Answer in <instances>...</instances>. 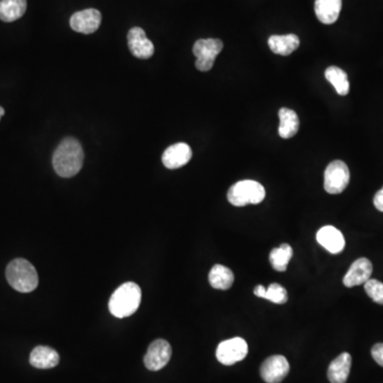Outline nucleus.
<instances>
[{
    "mask_svg": "<svg viewBox=\"0 0 383 383\" xmlns=\"http://www.w3.org/2000/svg\"><path fill=\"white\" fill-rule=\"evenodd\" d=\"M373 274V264L366 258H360L351 264L350 269L347 271L343 279L345 287H353L364 285L371 279Z\"/></svg>",
    "mask_w": 383,
    "mask_h": 383,
    "instance_id": "nucleus-12",
    "label": "nucleus"
},
{
    "mask_svg": "<svg viewBox=\"0 0 383 383\" xmlns=\"http://www.w3.org/2000/svg\"><path fill=\"white\" fill-rule=\"evenodd\" d=\"M317 240L325 249L332 255L342 253L345 248V239L342 232L333 226H325L317 231Z\"/></svg>",
    "mask_w": 383,
    "mask_h": 383,
    "instance_id": "nucleus-14",
    "label": "nucleus"
},
{
    "mask_svg": "<svg viewBox=\"0 0 383 383\" xmlns=\"http://www.w3.org/2000/svg\"><path fill=\"white\" fill-rule=\"evenodd\" d=\"M209 283L213 289L222 291L229 290L234 283L233 271L222 264H215L210 271Z\"/></svg>",
    "mask_w": 383,
    "mask_h": 383,
    "instance_id": "nucleus-21",
    "label": "nucleus"
},
{
    "mask_svg": "<svg viewBox=\"0 0 383 383\" xmlns=\"http://www.w3.org/2000/svg\"><path fill=\"white\" fill-rule=\"evenodd\" d=\"M170 357H172V347L170 343L159 339L148 347V350L144 357L145 366L152 372L162 370L170 362Z\"/></svg>",
    "mask_w": 383,
    "mask_h": 383,
    "instance_id": "nucleus-8",
    "label": "nucleus"
},
{
    "mask_svg": "<svg viewBox=\"0 0 383 383\" xmlns=\"http://www.w3.org/2000/svg\"><path fill=\"white\" fill-rule=\"evenodd\" d=\"M60 362L59 353L48 346H37L31 351L30 364L35 368L48 370L57 366Z\"/></svg>",
    "mask_w": 383,
    "mask_h": 383,
    "instance_id": "nucleus-16",
    "label": "nucleus"
},
{
    "mask_svg": "<svg viewBox=\"0 0 383 383\" xmlns=\"http://www.w3.org/2000/svg\"><path fill=\"white\" fill-rule=\"evenodd\" d=\"M128 46L131 53L139 59H150L154 55V46L152 42L146 37L142 28L134 27L128 33Z\"/></svg>",
    "mask_w": 383,
    "mask_h": 383,
    "instance_id": "nucleus-11",
    "label": "nucleus"
},
{
    "mask_svg": "<svg viewBox=\"0 0 383 383\" xmlns=\"http://www.w3.org/2000/svg\"><path fill=\"white\" fill-rule=\"evenodd\" d=\"M264 299L277 303V305H285L289 301L287 290L283 285L278 283H271L267 289V294Z\"/></svg>",
    "mask_w": 383,
    "mask_h": 383,
    "instance_id": "nucleus-24",
    "label": "nucleus"
},
{
    "mask_svg": "<svg viewBox=\"0 0 383 383\" xmlns=\"http://www.w3.org/2000/svg\"><path fill=\"white\" fill-rule=\"evenodd\" d=\"M8 283L21 293H30L39 285V276L30 262L25 259H15L8 264L6 269Z\"/></svg>",
    "mask_w": 383,
    "mask_h": 383,
    "instance_id": "nucleus-3",
    "label": "nucleus"
},
{
    "mask_svg": "<svg viewBox=\"0 0 383 383\" xmlns=\"http://www.w3.org/2000/svg\"><path fill=\"white\" fill-rule=\"evenodd\" d=\"M292 257H293V248L289 244H283L279 247L274 248L271 250L269 253V262L275 271L283 273V271H287Z\"/></svg>",
    "mask_w": 383,
    "mask_h": 383,
    "instance_id": "nucleus-22",
    "label": "nucleus"
},
{
    "mask_svg": "<svg viewBox=\"0 0 383 383\" xmlns=\"http://www.w3.org/2000/svg\"><path fill=\"white\" fill-rule=\"evenodd\" d=\"M27 10V0H0V21L12 23L21 19Z\"/></svg>",
    "mask_w": 383,
    "mask_h": 383,
    "instance_id": "nucleus-20",
    "label": "nucleus"
},
{
    "mask_svg": "<svg viewBox=\"0 0 383 383\" xmlns=\"http://www.w3.org/2000/svg\"><path fill=\"white\" fill-rule=\"evenodd\" d=\"M349 180H350V172L346 163L341 160L332 161L325 170L323 188L327 193L332 195L341 194L348 186Z\"/></svg>",
    "mask_w": 383,
    "mask_h": 383,
    "instance_id": "nucleus-5",
    "label": "nucleus"
},
{
    "mask_svg": "<svg viewBox=\"0 0 383 383\" xmlns=\"http://www.w3.org/2000/svg\"><path fill=\"white\" fill-rule=\"evenodd\" d=\"M290 373L287 358L280 355L269 357L260 367L261 378L267 383H280Z\"/></svg>",
    "mask_w": 383,
    "mask_h": 383,
    "instance_id": "nucleus-9",
    "label": "nucleus"
},
{
    "mask_svg": "<svg viewBox=\"0 0 383 383\" xmlns=\"http://www.w3.org/2000/svg\"><path fill=\"white\" fill-rule=\"evenodd\" d=\"M279 120L278 132L281 138L291 139L299 132V118L295 111L287 108L280 109Z\"/></svg>",
    "mask_w": 383,
    "mask_h": 383,
    "instance_id": "nucleus-19",
    "label": "nucleus"
},
{
    "mask_svg": "<svg viewBox=\"0 0 383 383\" xmlns=\"http://www.w3.org/2000/svg\"><path fill=\"white\" fill-rule=\"evenodd\" d=\"M372 357L380 366L383 367V343H378L373 346Z\"/></svg>",
    "mask_w": 383,
    "mask_h": 383,
    "instance_id": "nucleus-26",
    "label": "nucleus"
},
{
    "mask_svg": "<svg viewBox=\"0 0 383 383\" xmlns=\"http://www.w3.org/2000/svg\"><path fill=\"white\" fill-rule=\"evenodd\" d=\"M193 156L190 147L186 143H177L168 147L162 156V162L168 170H177L190 162Z\"/></svg>",
    "mask_w": 383,
    "mask_h": 383,
    "instance_id": "nucleus-13",
    "label": "nucleus"
},
{
    "mask_svg": "<svg viewBox=\"0 0 383 383\" xmlns=\"http://www.w3.org/2000/svg\"><path fill=\"white\" fill-rule=\"evenodd\" d=\"M5 115V109L3 108V107H0V118H1V116H3Z\"/></svg>",
    "mask_w": 383,
    "mask_h": 383,
    "instance_id": "nucleus-29",
    "label": "nucleus"
},
{
    "mask_svg": "<svg viewBox=\"0 0 383 383\" xmlns=\"http://www.w3.org/2000/svg\"><path fill=\"white\" fill-rule=\"evenodd\" d=\"M351 356L348 353H341L328 367V376L330 383H346L351 368Z\"/></svg>",
    "mask_w": 383,
    "mask_h": 383,
    "instance_id": "nucleus-17",
    "label": "nucleus"
},
{
    "mask_svg": "<svg viewBox=\"0 0 383 383\" xmlns=\"http://www.w3.org/2000/svg\"><path fill=\"white\" fill-rule=\"evenodd\" d=\"M301 45L299 37L295 35H271L269 39V46L276 55H290Z\"/></svg>",
    "mask_w": 383,
    "mask_h": 383,
    "instance_id": "nucleus-18",
    "label": "nucleus"
},
{
    "mask_svg": "<svg viewBox=\"0 0 383 383\" xmlns=\"http://www.w3.org/2000/svg\"><path fill=\"white\" fill-rule=\"evenodd\" d=\"M248 355V345L242 337H233L220 343L216 349V358L224 365H233L244 360Z\"/></svg>",
    "mask_w": 383,
    "mask_h": 383,
    "instance_id": "nucleus-7",
    "label": "nucleus"
},
{
    "mask_svg": "<svg viewBox=\"0 0 383 383\" xmlns=\"http://www.w3.org/2000/svg\"><path fill=\"white\" fill-rule=\"evenodd\" d=\"M84 160V152L79 141L64 139L57 147L53 157V168L63 178H71L80 172Z\"/></svg>",
    "mask_w": 383,
    "mask_h": 383,
    "instance_id": "nucleus-1",
    "label": "nucleus"
},
{
    "mask_svg": "<svg viewBox=\"0 0 383 383\" xmlns=\"http://www.w3.org/2000/svg\"><path fill=\"white\" fill-rule=\"evenodd\" d=\"M325 77L335 87L337 94L341 96L348 94L350 85L347 78V73L342 69L337 66L328 67L325 71Z\"/></svg>",
    "mask_w": 383,
    "mask_h": 383,
    "instance_id": "nucleus-23",
    "label": "nucleus"
},
{
    "mask_svg": "<svg viewBox=\"0 0 383 383\" xmlns=\"http://www.w3.org/2000/svg\"><path fill=\"white\" fill-rule=\"evenodd\" d=\"M69 24L73 31L91 35L98 30L101 24V13L96 9L82 10L73 14Z\"/></svg>",
    "mask_w": 383,
    "mask_h": 383,
    "instance_id": "nucleus-10",
    "label": "nucleus"
},
{
    "mask_svg": "<svg viewBox=\"0 0 383 383\" xmlns=\"http://www.w3.org/2000/svg\"><path fill=\"white\" fill-rule=\"evenodd\" d=\"M142 301L141 287L134 283H126L117 287L109 301V310L117 319H125L138 311Z\"/></svg>",
    "mask_w": 383,
    "mask_h": 383,
    "instance_id": "nucleus-2",
    "label": "nucleus"
},
{
    "mask_svg": "<svg viewBox=\"0 0 383 383\" xmlns=\"http://www.w3.org/2000/svg\"><path fill=\"white\" fill-rule=\"evenodd\" d=\"M342 10V0H315L314 11L321 23L331 25L337 21Z\"/></svg>",
    "mask_w": 383,
    "mask_h": 383,
    "instance_id": "nucleus-15",
    "label": "nucleus"
},
{
    "mask_svg": "<svg viewBox=\"0 0 383 383\" xmlns=\"http://www.w3.org/2000/svg\"><path fill=\"white\" fill-rule=\"evenodd\" d=\"M267 195L265 188L255 180H242L228 190V202L234 207H245L247 204H258L263 202Z\"/></svg>",
    "mask_w": 383,
    "mask_h": 383,
    "instance_id": "nucleus-4",
    "label": "nucleus"
},
{
    "mask_svg": "<svg viewBox=\"0 0 383 383\" xmlns=\"http://www.w3.org/2000/svg\"><path fill=\"white\" fill-rule=\"evenodd\" d=\"M224 48L223 42L218 39H198L194 44L193 53L196 60L195 66L198 71H208L213 67L216 57Z\"/></svg>",
    "mask_w": 383,
    "mask_h": 383,
    "instance_id": "nucleus-6",
    "label": "nucleus"
},
{
    "mask_svg": "<svg viewBox=\"0 0 383 383\" xmlns=\"http://www.w3.org/2000/svg\"><path fill=\"white\" fill-rule=\"evenodd\" d=\"M374 204L377 210L383 212V188L377 192L374 197Z\"/></svg>",
    "mask_w": 383,
    "mask_h": 383,
    "instance_id": "nucleus-27",
    "label": "nucleus"
},
{
    "mask_svg": "<svg viewBox=\"0 0 383 383\" xmlns=\"http://www.w3.org/2000/svg\"><path fill=\"white\" fill-rule=\"evenodd\" d=\"M364 290L373 301L383 305V283L377 279H370L364 283Z\"/></svg>",
    "mask_w": 383,
    "mask_h": 383,
    "instance_id": "nucleus-25",
    "label": "nucleus"
},
{
    "mask_svg": "<svg viewBox=\"0 0 383 383\" xmlns=\"http://www.w3.org/2000/svg\"><path fill=\"white\" fill-rule=\"evenodd\" d=\"M256 296L260 297V299H264L265 294H267V289L263 285H257L253 290Z\"/></svg>",
    "mask_w": 383,
    "mask_h": 383,
    "instance_id": "nucleus-28",
    "label": "nucleus"
}]
</instances>
